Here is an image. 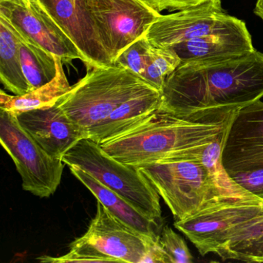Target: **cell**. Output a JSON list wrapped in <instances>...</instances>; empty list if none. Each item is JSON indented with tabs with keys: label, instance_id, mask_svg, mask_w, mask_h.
Listing matches in <instances>:
<instances>
[{
	"label": "cell",
	"instance_id": "1",
	"mask_svg": "<svg viewBox=\"0 0 263 263\" xmlns=\"http://www.w3.org/2000/svg\"><path fill=\"white\" fill-rule=\"evenodd\" d=\"M263 98V53L181 64L161 91L159 109L189 114L218 107H238Z\"/></svg>",
	"mask_w": 263,
	"mask_h": 263
},
{
	"label": "cell",
	"instance_id": "2",
	"mask_svg": "<svg viewBox=\"0 0 263 263\" xmlns=\"http://www.w3.org/2000/svg\"><path fill=\"white\" fill-rule=\"evenodd\" d=\"M241 107H226L175 114L159 108L126 133L99 144L120 162L140 166L176 159L226 134Z\"/></svg>",
	"mask_w": 263,
	"mask_h": 263
},
{
	"label": "cell",
	"instance_id": "3",
	"mask_svg": "<svg viewBox=\"0 0 263 263\" xmlns=\"http://www.w3.org/2000/svg\"><path fill=\"white\" fill-rule=\"evenodd\" d=\"M152 87L128 69L95 67L57 105L87 135L122 103Z\"/></svg>",
	"mask_w": 263,
	"mask_h": 263
},
{
	"label": "cell",
	"instance_id": "4",
	"mask_svg": "<svg viewBox=\"0 0 263 263\" xmlns=\"http://www.w3.org/2000/svg\"><path fill=\"white\" fill-rule=\"evenodd\" d=\"M199 157L195 152L192 158L138 167L170 209L175 221L220 203L238 200L229 197L218 186Z\"/></svg>",
	"mask_w": 263,
	"mask_h": 263
},
{
	"label": "cell",
	"instance_id": "5",
	"mask_svg": "<svg viewBox=\"0 0 263 263\" xmlns=\"http://www.w3.org/2000/svg\"><path fill=\"white\" fill-rule=\"evenodd\" d=\"M61 159L68 166L82 169L162 226L161 196L138 167L120 162L90 138L78 141Z\"/></svg>",
	"mask_w": 263,
	"mask_h": 263
},
{
	"label": "cell",
	"instance_id": "6",
	"mask_svg": "<svg viewBox=\"0 0 263 263\" xmlns=\"http://www.w3.org/2000/svg\"><path fill=\"white\" fill-rule=\"evenodd\" d=\"M0 142L21 175L24 190L40 198H48L56 192L65 163L50 156L23 128L16 115L1 109Z\"/></svg>",
	"mask_w": 263,
	"mask_h": 263
},
{
	"label": "cell",
	"instance_id": "7",
	"mask_svg": "<svg viewBox=\"0 0 263 263\" xmlns=\"http://www.w3.org/2000/svg\"><path fill=\"white\" fill-rule=\"evenodd\" d=\"M263 215V199L233 200L220 203L183 220L175 227L195 245L201 255H217L243 224Z\"/></svg>",
	"mask_w": 263,
	"mask_h": 263
},
{
	"label": "cell",
	"instance_id": "8",
	"mask_svg": "<svg viewBox=\"0 0 263 263\" xmlns=\"http://www.w3.org/2000/svg\"><path fill=\"white\" fill-rule=\"evenodd\" d=\"M113 60L145 35L161 13L141 0H87Z\"/></svg>",
	"mask_w": 263,
	"mask_h": 263
},
{
	"label": "cell",
	"instance_id": "9",
	"mask_svg": "<svg viewBox=\"0 0 263 263\" xmlns=\"http://www.w3.org/2000/svg\"><path fill=\"white\" fill-rule=\"evenodd\" d=\"M235 19L224 11L221 0H212L175 13L161 15L149 27L145 36L154 47L168 48L219 31Z\"/></svg>",
	"mask_w": 263,
	"mask_h": 263
},
{
	"label": "cell",
	"instance_id": "10",
	"mask_svg": "<svg viewBox=\"0 0 263 263\" xmlns=\"http://www.w3.org/2000/svg\"><path fill=\"white\" fill-rule=\"evenodd\" d=\"M0 13L24 34L59 57L63 64L81 60L88 67L82 52L38 0L0 1Z\"/></svg>",
	"mask_w": 263,
	"mask_h": 263
},
{
	"label": "cell",
	"instance_id": "11",
	"mask_svg": "<svg viewBox=\"0 0 263 263\" xmlns=\"http://www.w3.org/2000/svg\"><path fill=\"white\" fill-rule=\"evenodd\" d=\"M222 164L229 176L263 169V102L241 107L228 130Z\"/></svg>",
	"mask_w": 263,
	"mask_h": 263
},
{
	"label": "cell",
	"instance_id": "12",
	"mask_svg": "<svg viewBox=\"0 0 263 263\" xmlns=\"http://www.w3.org/2000/svg\"><path fill=\"white\" fill-rule=\"evenodd\" d=\"M88 61V67L114 65L111 55L87 0H38Z\"/></svg>",
	"mask_w": 263,
	"mask_h": 263
},
{
	"label": "cell",
	"instance_id": "13",
	"mask_svg": "<svg viewBox=\"0 0 263 263\" xmlns=\"http://www.w3.org/2000/svg\"><path fill=\"white\" fill-rule=\"evenodd\" d=\"M82 238L102 253L128 263H141L152 238L121 221L98 201L96 215Z\"/></svg>",
	"mask_w": 263,
	"mask_h": 263
},
{
	"label": "cell",
	"instance_id": "14",
	"mask_svg": "<svg viewBox=\"0 0 263 263\" xmlns=\"http://www.w3.org/2000/svg\"><path fill=\"white\" fill-rule=\"evenodd\" d=\"M20 124L53 158H62L85 132L57 104L16 115Z\"/></svg>",
	"mask_w": 263,
	"mask_h": 263
},
{
	"label": "cell",
	"instance_id": "15",
	"mask_svg": "<svg viewBox=\"0 0 263 263\" xmlns=\"http://www.w3.org/2000/svg\"><path fill=\"white\" fill-rule=\"evenodd\" d=\"M181 64L241 56L254 51L252 37L246 23L236 18L226 28L170 47Z\"/></svg>",
	"mask_w": 263,
	"mask_h": 263
},
{
	"label": "cell",
	"instance_id": "16",
	"mask_svg": "<svg viewBox=\"0 0 263 263\" xmlns=\"http://www.w3.org/2000/svg\"><path fill=\"white\" fill-rule=\"evenodd\" d=\"M160 104L161 92L148 87L117 107L89 133L88 138L98 144L110 141L139 125L159 108Z\"/></svg>",
	"mask_w": 263,
	"mask_h": 263
},
{
	"label": "cell",
	"instance_id": "17",
	"mask_svg": "<svg viewBox=\"0 0 263 263\" xmlns=\"http://www.w3.org/2000/svg\"><path fill=\"white\" fill-rule=\"evenodd\" d=\"M69 167L71 173L89 189L97 200L121 221L149 238H160L162 226L143 215L127 200L82 169L76 166Z\"/></svg>",
	"mask_w": 263,
	"mask_h": 263
},
{
	"label": "cell",
	"instance_id": "18",
	"mask_svg": "<svg viewBox=\"0 0 263 263\" xmlns=\"http://www.w3.org/2000/svg\"><path fill=\"white\" fill-rule=\"evenodd\" d=\"M55 58L57 74L51 81L23 95L13 96L1 90L0 109L18 115L29 110L54 106L72 87L63 68L62 60L59 57L55 56Z\"/></svg>",
	"mask_w": 263,
	"mask_h": 263
},
{
	"label": "cell",
	"instance_id": "19",
	"mask_svg": "<svg viewBox=\"0 0 263 263\" xmlns=\"http://www.w3.org/2000/svg\"><path fill=\"white\" fill-rule=\"evenodd\" d=\"M0 78L6 90L15 95L32 91L21 65L16 27L2 13H0Z\"/></svg>",
	"mask_w": 263,
	"mask_h": 263
},
{
	"label": "cell",
	"instance_id": "20",
	"mask_svg": "<svg viewBox=\"0 0 263 263\" xmlns=\"http://www.w3.org/2000/svg\"><path fill=\"white\" fill-rule=\"evenodd\" d=\"M16 29L20 40V56L23 71L33 90L55 78L56 58L53 53L24 34L21 30L16 27Z\"/></svg>",
	"mask_w": 263,
	"mask_h": 263
},
{
	"label": "cell",
	"instance_id": "21",
	"mask_svg": "<svg viewBox=\"0 0 263 263\" xmlns=\"http://www.w3.org/2000/svg\"><path fill=\"white\" fill-rule=\"evenodd\" d=\"M181 64V60L172 48L154 47L151 49L150 61L143 75L147 84L160 92L164 87L166 78Z\"/></svg>",
	"mask_w": 263,
	"mask_h": 263
},
{
	"label": "cell",
	"instance_id": "22",
	"mask_svg": "<svg viewBox=\"0 0 263 263\" xmlns=\"http://www.w3.org/2000/svg\"><path fill=\"white\" fill-rule=\"evenodd\" d=\"M41 262L68 263V262H120L118 259L105 254L93 247L86 241L82 237L75 240L70 244V252L60 257L44 256L38 258Z\"/></svg>",
	"mask_w": 263,
	"mask_h": 263
},
{
	"label": "cell",
	"instance_id": "23",
	"mask_svg": "<svg viewBox=\"0 0 263 263\" xmlns=\"http://www.w3.org/2000/svg\"><path fill=\"white\" fill-rule=\"evenodd\" d=\"M152 44L145 35L124 49L115 61V66L128 69L142 78L148 67Z\"/></svg>",
	"mask_w": 263,
	"mask_h": 263
},
{
	"label": "cell",
	"instance_id": "24",
	"mask_svg": "<svg viewBox=\"0 0 263 263\" xmlns=\"http://www.w3.org/2000/svg\"><path fill=\"white\" fill-rule=\"evenodd\" d=\"M160 242L168 254L172 263H192L194 258L182 237L165 226L161 230Z\"/></svg>",
	"mask_w": 263,
	"mask_h": 263
},
{
	"label": "cell",
	"instance_id": "25",
	"mask_svg": "<svg viewBox=\"0 0 263 263\" xmlns=\"http://www.w3.org/2000/svg\"><path fill=\"white\" fill-rule=\"evenodd\" d=\"M223 260L263 262V237L235 245L220 255Z\"/></svg>",
	"mask_w": 263,
	"mask_h": 263
},
{
	"label": "cell",
	"instance_id": "26",
	"mask_svg": "<svg viewBox=\"0 0 263 263\" xmlns=\"http://www.w3.org/2000/svg\"><path fill=\"white\" fill-rule=\"evenodd\" d=\"M230 177L241 189L263 199V169L242 172Z\"/></svg>",
	"mask_w": 263,
	"mask_h": 263
},
{
	"label": "cell",
	"instance_id": "27",
	"mask_svg": "<svg viewBox=\"0 0 263 263\" xmlns=\"http://www.w3.org/2000/svg\"><path fill=\"white\" fill-rule=\"evenodd\" d=\"M158 13L164 10L175 11L192 8L212 0H141Z\"/></svg>",
	"mask_w": 263,
	"mask_h": 263
},
{
	"label": "cell",
	"instance_id": "28",
	"mask_svg": "<svg viewBox=\"0 0 263 263\" xmlns=\"http://www.w3.org/2000/svg\"><path fill=\"white\" fill-rule=\"evenodd\" d=\"M141 263H172L168 254L160 242V238H151Z\"/></svg>",
	"mask_w": 263,
	"mask_h": 263
},
{
	"label": "cell",
	"instance_id": "29",
	"mask_svg": "<svg viewBox=\"0 0 263 263\" xmlns=\"http://www.w3.org/2000/svg\"><path fill=\"white\" fill-rule=\"evenodd\" d=\"M254 13L263 21V0H257Z\"/></svg>",
	"mask_w": 263,
	"mask_h": 263
}]
</instances>
